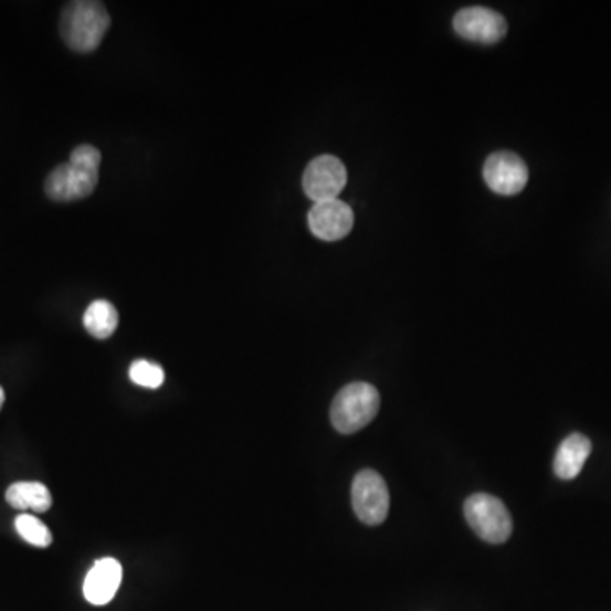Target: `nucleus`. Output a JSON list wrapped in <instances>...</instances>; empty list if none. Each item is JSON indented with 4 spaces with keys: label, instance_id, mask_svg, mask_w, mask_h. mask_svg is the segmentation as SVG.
<instances>
[{
    "label": "nucleus",
    "instance_id": "nucleus-14",
    "mask_svg": "<svg viewBox=\"0 0 611 611\" xmlns=\"http://www.w3.org/2000/svg\"><path fill=\"white\" fill-rule=\"evenodd\" d=\"M15 531L21 535L22 540H27L31 546L46 549L52 546L53 535L43 522L38 520L36 516L21 513L15 518Z\"/></svg>",
    "mask_w": 611,
    "mask_h": 611
},
{
    "label": "nucleus",
    "instance_id": "nucleus-3",
    "mask_svg": "<svg viewBox=\"0 0 611 611\" xmlns=\"http://www.w3.org/2000/svg\"><path fill=\"white\" fill-rule=\"evenodd\" d=\"M379 408L381 396L378 389L367 382H351L335 396L330 410L331 423L337 432L350 435L369 425Z\"/></svg>",
    "mask_w": 611,
    "mask_h": 611
},
{
    "label": "nucleus",
    "instance_id": "nucleus-13",
    "mask_svg": "<svg viewBox=\"0 0 611 611\" xmlns=\"http://www.w3.org/2000/svg\"><path fill=\"white\" fill-rule=\"evenodd\" d=\"M117 323H119V316L109 301H94L84 315L85 330L99 340L113 337Z\"/></svg>",
    "mask_w": 611,
    "mask_h": 611
},
{
    "label": "nucleus",
    "instance_id": "nucleus-12",
    "mask_svg": "<svg viewBox=\"0 0 611 611\" xmlns=\"http://www.w3.org/2000/svg\"><path fill=\"white\" fill-rule=\"evenodd\" d=\"M6 499L12 508L21 512L33 509V512L44 513L53 505L52 493L41 483H14L6 491Z\"/></svg>",
    "mask_w": 611,
    "mask_h": 611
},
{
    "label": "nucleus",
    "instance_id": "nucleus-15",
    "mask_svg": "<svg viewBox=\"0 0 611 611\" xmlns=\"http://www.w3.org/2000/svg\"><path fill=\"white\" fill-rule=\"evenodd\" d=\"M129 379L141 388L157 389L166 382V372L150 360H135L129 367Z\"/></svg>",
    "mask_w": 611,
    "mask_h": 611
},
{
    "label": "nucleus",
    "instance_id": "nucleus-2",
    "mask_svg": "<svg viewBox=\"0 0 611 611\" xmlns=\"http://www.w3.org/2000/svg\"><path fill=\"white\" fill-rule=\"evenodd\" d=\"M109 27L110 18L104 4L92 0H77L63 9L60 33L70 50L91 53L99 49Z\"/></svg>",
    "mask_w": 611,
    "mask_h": 611
},
{
    "label": "nucleus",
    "instance_id": "nucleus-8",
    "mask_svg": "<svg viewBox=\"0 0 611 611\" xmlns=\"http://www.w3.org/2000/svg\"><path fill=\"white\" fill-rule=\"evenodd\" d=\"M454 30L464 40L493 44L506 36L505 18L499 12L486 8H467L454 18Z\"/></svg>",
    "mask_w": 611,
    "mask_h": 611
},
{
    "label": "nucleus",
    "instance_id": "nucleus-4",
    "mask_svg": "<svg viewBox=\"0 0 611 611\" xmlns=\"http://www.w3.org/2000/svg\"><path fill=\"white\" fill-rule=\"evenodd\" d=\"M467 524L484 542L503 544L512 537L513 520L508 508L496 496L477 493L468 496L464 505Z\"/></svg>",
    "mask_w": 611,
    "mask_h": 611
},
{
    "label": "nucleus",
    "instance_id": "nucleus-9",
    "mask_svg": "<svg viewBox=\"0 0 611 611\" xmlns=\"http://www.w3.org/2000/svg\"><path fill=\"white\" fill-rule=\"evenodd\" d=\"M354 211L340 199L315 202L308 214L309 230L323 242L345 239L354 228Z\"/></svg>",
    "mask_w": 611,
    "mask_h": 611
},
{
    "label": "nucleus",
    "instance_id": "nucleus-6",
    "mask_svg": "<svg viewBox=\"0 0 611 611\" xmlns=\"http://www.w3.org/2000/svg\"><path fill=\"white\" fill-rule=\"evenodd\" d=\"M347 183V169L344 161L334 155H322L309 161L304 170L303 189L315 202L337 199Z\"/></svg>",
    "mask_w": 611,
    "mask_h": 611
},
{
    "label": "nucleus",
    "instance_id": "nucleus-7",
    "mask_svg": "<svg viewBox=\"0 0 611 611\" xmlns=\"http://www.w3.org/2000/svg\"><path fill=\"white\" fill-rule=\"evenodd\" d=\"M484 180L496 194L515 196L527 186L528 169L518 155L498 151L491 155L484 164Z\"/></svg>",
    "mask_w": 611,
    "mask_h": 611
},
{
    "label": "nucleus",
    "instance_id": "nucleus-10",
    "mask_svg": "<svg viewBox=\"0 0 611 611\" xmlns=\"http://www.w3.org/2000/svg\"><path fill=\"white\" fill-rule=\"evenodd\" d=\"M123 581L122 563L113 557H104L92 566L84 581L85 600L96 607L109 603L116 597Z\"/></svg>",
    "mask_w": 611,
    "mask_h": 611
},
{
    "label": "nucleus",
    "instance_id": "nucleus-1",
    "mask_svg": "<svg viewBox=\"0 0 611 611\" xmlns=\"http://www.w3.org/2000/svg\"><path fill=\"white\" fill-rule=\"evenodd\" d=\"M103 155L92 145H81L70 155V160L56 167L46 177L44 192L52 201L72 202L88 198L99 182Z\"/></svg>",
    "mask_w": 611,
    "mask_h": 611
},
{
    "label": "nucleus",
    "instance_id": "nucleus-16",
    "mask_svg": "<svg viewBox=\"0 0 611 611\" xmlns=\"http://www.w3.org/2000/svg\"><path fill=\"white\" fill-rule=\"evenodd\" d=\"M6 401V392L4 389L0 388V410H2V407H4Z\"/></svg>",
    "mask_w": 611,
    "mask_h": 611
},
{
    "label": "nucleus",
    "instance_id": "nucleus-5",
    "mask_svg": "<svg viewBox=\"0 0 611 611\" xmlns=\"http://www.w3.org/2000/svg\"><path fill=\"white\" fill-rule=\"evenodd\" d=\"M389 489L381 474L364 468L351 484V506L366 525H381L388 518Z\"/></svg>",
    "mask_w": 611,
    "mask_h": 611
},
{
    "label": "nucleus",
    "instance_id": "nucleus-11",
    "mask_svg": "<svg viewBox=\"0 0 611 611\" xmlns=\"http://www.w3.org/2000/svg\"><path fill=\"white\" fill-rule=\"evenodd\" d=\"M590 454L591 440L582 433H572L557 449L554 473L562 481L575 480L581 473Z\"/></svg>",
    "mask_w": 611,
    "mask_h": 611
}]
</instances>
